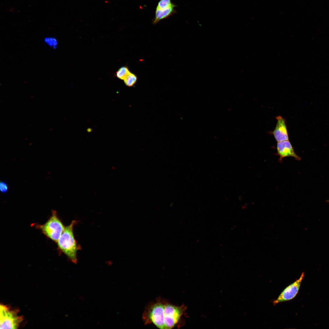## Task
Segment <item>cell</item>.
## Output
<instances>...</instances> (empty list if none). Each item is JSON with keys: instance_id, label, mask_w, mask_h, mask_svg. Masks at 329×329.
<instances>
[{"instance_id": "1", "label": "cell", "mask_w": 329, "mask_h": 329, "mask_svg": "<svg viewBox=\"0 0 329 329\" xmlns=\"http://www.w3.org/2000/svg\"><path fill=\"white\" fill-rule=\"evenodd\" d=\"M186 307L171 303L168 299L158 297L146 305L142 318L146 325L153 324L160 329L180 327Z\"/></svg>"}, {"instance_id": "2", "label": "cell", "mask_w": 329, "mask_h": 329, "mask_svg": "<svg viewBox=\"0 0 329 329\" xmlns=\"http://www.w3.org/2000/svg\"><path fill=\"white\" fill-rule=\"evenodd\" d=\"M73 221L64 229L57 242L58 248L64 253L73 263H77V251L79 248L75 239L73 232V227L76 223Z\"/></svg>"}, {"instance_id": "3", "label": "cell", "mask_w": 329, "mask_h": 329, "mask_svg": "<svg viewBox=\"0 0 329 329\" xmlns=\"http://www.w3.org/2000/svg\"><path fill=\"white\" fill-rule=\"evenodd\" d=\"M23 317L17 309L4 304L0 306V328L16 329L23 321Z\"/></svg>"}, {"instance_id": "4", "label": "cell", "mask_w": 329, "mask_h": 329, "mask_svg": "<svg viewBox=\"0 0 329 329\" xmlns=\"http://www.w3.org/2000/svg\"><path fill=\"white\" fill-rule=\"evenodd\" d=\"M37 227L46 236L56 242L65 228L58 217L56 212L54 211L51 216L45 224L38 225Z\"/></svg>"}, {"instance_id": "5", "label": "cell", "mask_w": 329, "mask_h": 329, "mask_svg": "<svg viewBox=\"0 0 329 329\" xmlns=\"http://www.w3.org/2000/svg\"><path fill=\"white\" fill-rule=\"evenodd\" d=\"M302 273L299 278L286 287L281 292L278 298L273 302L274 305L279 302L289 301L293 299L297 294L304 276Z\"/></svg>"}, {"instance_id": "6", "label": "cell", "mask_w": 329, "mask_h": 329, "mask_svg": "<svg viewBox=\"0 0 329 329\" xmlns=\"http://www.w3.org/2000/svg\"><path fill=\"white\" fill-rule=\"evenodd\" d=\"M277 149L280 161H281L285 157H294L297 160H299L300 159L295 152L292 146L288 140L278 142Z\"/></svg>"}, {"instance_id": "7", "label": "cell", "mask_w": 329, "mask_h": 329, "mask_svg": "<svg viewBox=\"0 0 329 329\" xmlns=\"http://www.w3.org/2000/svg\"><path fill=\"white\" fill-rule=\"evenodd\" d=\"M277 123L273 132V134L276 141L280 142L288 140V136L285 119L281 116L276 117Z\"/></svg>"}, {"instance_id": "8", "label": "cell", "mask_w": 329, "mask_h": 329, "mask_svg": "<svg viewBox=\"0 0 329 329\" xmlns=\"http://www.w3.org/2000/svg\"><path fill=\"white\" fill-rule=\"evenodd\" d=\"M175 5H173L171 7L163 9H156L154 19L153 21L156 23L161 19L166 18L172 14L174 12Z\"/></svg>"}, {"instance_id": "9", "label": "cell", "mask_w": 329, "mask_h": 329, "mask_svg": "<svg viewBox=\"0 0 329 329\" xmlns=\"http://www.w3.org/2000/svg\"><path fill=\"white\" fill-rule=\"evenodd\" d=\"M130 72L126 66H122L120 68L116 73V76L119 79L124 80Z\"/></svg>"}, {"instance_id": "10", "label": "cell", "mask_w": 329, "mask_h": 329, "mask_svg": "<svg viewBox=\"0 0 329 329\" xmlns=\"http://www.w3.org/2000/svg\"><path fill=\"white\" fill-rule=\"evenodd\" d=\"M137 79L136 75L130 72L124 81L126 85L128 87H132L136 83Z\"/></svg>"}, {"instance_id": "11", "label": "cell", "mask_w": 329, "mask_h": 329, "mask_svg": "<svg viewBox=\"0 0 329 329\" xmlns=\"http://www.w3.org/2000/svg\"><path fill=\"white\" fill-rule=\"evenodd\" d=\"M174 4H172L171 0H161L158 3L156 9H163L168 8Z\"/></svg>"}, {"instance_id": "12", "label": "cell", "mask_w": 329, "mask_h": 329, "mask_svg": "<svg viewBox=\"0 0 329 329\" xmlns=\"http://www.w3.org/2000/svg\"><path fill=\"white\" fill-rule=\"evenodd\" d=\"M44 42L49 46L56 48L58 42L56 38L51 37H47L44 40Z\"/></svg>"}, {"instance_id": "13", "label": "cell", "mask_w": 329, "mask_h": 329, "mask_svg": "<svg viewBox=\"0 0 329 329\" xmlns=\"http://www.w3.org/2000/svg\"><path fill=\"white\" fill-rule=\"evenodd\" d=\"M8 189V187L7 184L4 182H1L0 183V190L2 193H6Z\"/></svg>"}]
</instances>
